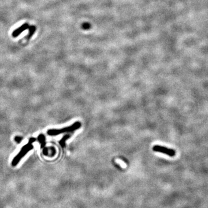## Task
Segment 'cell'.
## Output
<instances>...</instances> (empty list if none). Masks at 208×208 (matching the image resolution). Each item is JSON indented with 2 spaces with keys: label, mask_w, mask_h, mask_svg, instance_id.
I'll list each match as a JSON object with an SVG mask.
<instances>
[{
  "label": "cell",
  "mask_w": 208,
  "mask_h": 208,
  "mask_svg": "<svg viewBox=\"0 0 208 208\" xmlns=\"http://www.w3.org/2000/svg\"><path fill=\"white\" fill-rule=\"evenodd\" d=\"M38 140L41 145V148H43L45 145V137L43 135L41 134L38 137Z\"/></svg>",
  "instance_id": "cell-4"
},
{
  "label": "cell",
  "mask_w": 208,
  "mask_h": 208,
  "mask_svg": "<svg viewBox=\"0 0 208 208\" xmlns=\"http://www.w3.org/2000/svg\"><path fill=\"white\" fill-rule=\"evenodd\" d=\"M153 150L154 151H157V152H160L165 154H167L170 157H174V156L176 155V152L173 149H168L166 147L164 146H159V145H155L153 147Z\"/></svg>",
  "instance_id": "cell-3"
},
{
  "label": "cell",
  "mask_w": 208,
  "mask_h": 208,
  "mask_svg": "<svg viewBox=\"0 0 208 208\" xmlns=\"http://www.w3.org/2000/svg\"><path fill=\"white\" fill-rule=\"evenodd\" d=\"M116 163L118 164H119L123 168H126V167H127V165H126V164H125V163H124V162H123L122 160H119V159H117L116 160Z\"/></svg>",
  "instance_id": "cell-6"
},
{
  "label": "cell",
  "mask_w": 208,
  "mask_h": 208,
  "mask_svg": "<svg viewBox=\"0 0 208 208\" xmlns=\"http://www.w3.org/2000/svg\"><path fill=\"white\" fill-rule=\"evenodd\" d=\"M81 127V123L79 121H76L72 125L67 127L61 129H52L47 131V134L51 136H55L64 133L72 132Z\"/></svg>",
  "instance_id": "cell-2"
},
{
  "label": "cell",
  "mask_w": 208,
  "mask_h": 208,
  "mask_svg": "<svg viewBox=\"0 0 208 208\" xmlns=\"http://www.w3.org/2000/svg\"><path fill=\"white\" fill-rule=\"evenodd\" d=\"M90 24L86 23H85V24H84L83 25V29H88L90 28Z\"/></svg>",
  "instance_id": "cell-8"
},
{
  "label": "cell",
  "mask_w": 208,
  "mask_h": 208,
  "mask_svg": "<svg viewBox=\"0 0 208 208\" xmlns=\"http://www.w3.org/2000/svg\"><path fill=\"white\" fill-rule=\"evenodd\" d=\"M22 139H23L22 137H20V136H16V137H15V142H17V143H20V142H21V141H22Z\"/></svg>",
  "instance_id": "cell-7"
},
{
  "label": "cell",
  "mask_w": 208,
  "mask_h": 208,
  "mask_svg": "<svg viewBox=\"0 0 208 208\" xmlns=\"http://www.w3.org/2000/svg\"><path fill=\"white\" fill-rule=\"evenodd\" d=\"M35 141V138H31L29 141V142L27 144L24 145L21 148L20 152L15 156V157L12 160V165L13 167L16 166L19 164L20 161L21 160V159L26 155V154L33 149V145L32 143Z\"/></svg>",
  "instance_id": "cell-1"
},
{
  "label": "cell",
  "mask_w": 208,
  "mask_h": 208,
  "mask_svg": "<svg viewBox=\"0 0 208 208\" xmlns=\"http://www.w3.org/2000/svg\"><path fill=\"white\" fill-rule=\"evenodd\" d=\"M69 135H65V137H64L63 138V139L60 141V145L61 146V147H64L65 146V141L69 138Z\"/></svg>",
  "instance_id": "cell-5"
}]
</instances>
